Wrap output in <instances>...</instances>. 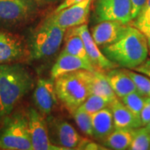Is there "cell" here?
Returning a JSON list of instances; mask_svg holds the SVG:
<instances>
[{
    "instance_id": "cell-1",
    "label": "cell",
    "mask_w": 150,
    "mask_h": 150,
    "mask_svg": "<svg viewBox=\"0 0 150 150\" xmlns=\"http://www.w3.org/2000/svg\"><path fill=\"white\" fill-rule=\"evenodd\" d=\"M33 86V77L24 65L0 64V116L9 115Z\"/></svg>"
},
{
    "instance_id": "cell-2",
    "label": "cell",
    "mask_w": 150,
    "mask_h": 150,
    "mask_svg": "<svg viewBox=\"0 0 150 150\" xmlns=\"http://www.w3.org/2000/svg\"><path fill=\"white\" fill-rule=\"evenodd\" d=\"M102 52L117 66L133 70L147 59L149 49L144 34L134 25H128L117 41L102 47Z\"/></svg>"
},
{
    "instance_id": "cell-3",
    "label": "cell",
    "mask_w": 150,
    "mask_h": 150,
    "mask_svg": "<svg viewBox=\"0 0 150 150\" xmlns=\"http://www.w3.org/2000/svg\"><path fill=\"white\" fill-rule=\"evenodd\" d=\"M65 33V28L48 16L33 33L28 47L29 59L38 60L54 55L63 43Z\"/></svg>"
},
{
    "instance_id": "cell-4",
    "label": "cell",
    "mask_w": 150,
    "mask_h": 150,
    "mask_svg": "<svg viewBox=\"0 0 150 150\" xmlns=\"http://www.w3.org/2000/svg\"><path fill=\"white\" fill-rule=\"evenodd\" d=\"M54 86L58 98L72 113L89 95L88 86L77 71L56 78Z\"/></svg>"
},
{
    "instance_id": "cell-5",
    "label": "cell",
    "mask_w": 150,
    "mask_h": 150,
    "mask_svg": "<svg viewBox=\"0 0 150 150\" xmlns=\"http://www.w3.org/2000/svg\"><path fill=\"white\" fill-rule=\"evenodd\" d=\"M0 149L33 150L27 116L16 113L6 119L0 131Z\"/></svg>"
},
{
    "instance_id": "cell-6",
    "label": "cell",
    "mask_w": 150,
    "mask_h": 150,
    "mask_svg": "<svg viewBox=\"0 0 150 150\" xmlns=\"http://www.w3.org/2000/svg\"><path fill=\"white\" fill-rule=\"evenodd\" d=\"M38 7L36 0H0V25L27 23L36 16Z\"/></svg>"
},
{
    "instance_id": "cell-7",
    "label": "cell",
    "mask_w": 150,
    "mask_h": 150,
    "mask_svg": "<svg viewBox=\"0 0 150 150\" xmlns=\"http://www.w3.org/2000/svg\"><path fill=\"white\" fill-rule=\"evenodd\" d=\"M94 13L98 22L110 20L129 24L133 20L132 0H97Z\"/></svg>"
},
{
    "instance_id": "cell-8",
    "label": "cell",
    "mask_w": 150,
    "mask_h": 150,
    "mask_svg": "<svg viewBox=\"0 0 150 150\" xmlns=\"http://www.w3.org/2000/svg\"><path fill=\"white\" fill-rule=\"evenodd\" d=\"M33 150H62L64 148L51 142L46 120L42 112L30 108L27 114Z\"/></svg>"
},
{
    "instance_id": "cell-9",
    "label": "cell",
    "mask_w": 150,
    "mask_h": 150,
    "mask_svg": "<svg viewBox=\"0 0 150 150\" xmlns=\"http://www.w3.org/2000/svg\"><path fill=\"white\" fill-rule=\"evenodd\" d=\"M93 0H83L78 4L57 11L49 15L53 21L65 29L86 23L91 9Z\"/></svg>"
},
{
    "instance_id": "cell-10",
    "label": "cell",
    "mask_w": 150,
    "mask_h": 150,
    "mask_svg": "<svg viewBox=\"0 0 150 150\" xmlns=\"http://www.w3.org/2000/svg\"><path fill=\"white\" fill-rule=\"evenodd\" d=\"M29 57V49L20 36L0 30V64L18 63Z\"/></svg>"
},
{
    "instance_id": "cell-11",
    "label": "cell",
    "mask_w": 150,
    "mask_h": 150,
    "mask_svg": "<svg viewBox=\"0 0 150 150\" xmlns=\"http://www.w3.org/2000/svg\"><path fill=\"white\" fill-rule=\"evenodd\" d=\"M49 123L53 130L52 136L54 144L64 149H79L82 144L86 140L67 121L51 119Z\"/></svg>"
},
{
    "instance_id": "cell-12",
    "label": "cell",
    "mask_w": 150,
    "mask_h": 150,
    "mask_svg": "<svg viewBox=\"0 0 150 150\" xmlns=\"http://www.w3.org/2000/svg\"><path fill=\"white\" fill-rule=\"evenodd\" d=\"M57 99L54 79H39L33 91V101L38 110L44 116L49 115L57 103Z\"/></svg>"
},
{
    "instance_id": "cell-13",
    "label": "cell",
    "mask_w": 150,
    "mask_h": 150,
    "mask_svg": "<svg viewBox=\"0 0 150 150\" xmlns=\"http://www.w3.org/2000/svg\"><path fill=\"white\" fill-rule=\"evenodd\" d=\"M76 30L79 33L83 41L89 61L95 68L98 67L102 70H109L115 69L117 67V65L110 59H108L104 54L99 49L98 45L92 37L91 33L86 23L82 24L80 26H77Z\"/></svg>"
},
{
    "instance_id": "cell-14",
    "label": "cell",
    "mask_w": 150,
    "mask_h": 150,
    "mask_svg": "<svg viewBox=\"0 0 150 150\" xmlns=\"http://www.w3.org/2000/svg\"><path fill=\"white\" fill-rule=\"evenodd\" d=\"M88 86L89 94H96L104 97L111 102L118 98L113 92L105 74L98 70H79L77 71Z\"/></svg>"
},
{
    "instance_id": "cell-15",
    "label": "cell",
    "mask_w": 150,
    "mask_h": 150,
    "mask_svg": "<svg viewBox=\"0 0 150 150\" xmlns=\"http://www.w3.org/2000/svg\"><path fill=\"white\" fill-rule=\"evenodd\" d=\"M128 25L110 20L98 22L92 29V37L98 46L103 47L117 41L125 32Z\"/></svg>"
},
{
    "instance_id": "cell-16",
    "label": "cell",
    "mask_w": 150,
    "mask_h": 150,
    "mask_svg": "<svg viewBox=\"0 0 150 150\" xmlns=\"http://www.w3.org/2000/svg\"><path fill=\"white\" fill-rule=\"evenodd\" d=\"M96 68L89 61H86L79 57L61 52L51 69L50 75L51 79L54 80L56 78L65 74L73 73L79 70L93 71Z\"/></svg>"
},
{
    "instance_id": "cell-17",
    "label": "cell",
    "mask_w": 150,
    "mask_h": 150,
    "mask_svg": "<svg viewBox=\"0 0 150 150\" xmlns=\"http://www.w3.org/2000/svg\"><path fill=\"white\" fill-rule=\"evenodd\" d=\"M109 107L112 111L115 129H135L143 127L139 116L129 110L118 98L112 100Z\"/></svg>"
},
{
    "instance_id": "cell-18",
    "label": "cell",
    "mask_w": 150,
    "mask_h": 150,
    "mask_svg": "<svg viewBox=\"0 0 150 150\" xmlns=\"http://www.w3.org/2000/svg\"><path fill=\"white\" fill-rule=\"evenodd\" d=\"M113 92L118 98L128 95L130 93L138 91L134 82L128 74L127 69H109L105 74Z\"/></svg>"
},
{
    "instance_id": "cell-19",
    "label": "cell",
    "mask_w": 150,
    "mask_h": 150,
    "mask_svg": "<svg viewBox=\"0 0 150 150\" xmlns=\"http://www.w3.org/2000/svg\"><path fill=\"white\" fill-rule=\"evenodd\" d=\"M93 138L98 140H104L114 130V123L112 111L108 108L91 114Z\"/></svg>"
},
{
    "instance_id": "cell-20",
    "label": "cell",
    "mask_w": 150,
    "mask_h": 150,
    "mask_svg": "<svg viewBox=\"0 0 150 150\" xmlns=\"http://www.w3.org/2000/svg\"><path fill=\"white\" fill-rule=\"evenodd\" d=\"M62 52L81 58L86 61H89L83 41L79 33L77 32L76 27L70 28L69 31L66 34L64 48Z\"/></svg>"
},
{
    "instance_id": "cell-21",
    "label": "cell",
    "mask_w": 150,
    "mask_h": 150,
    "mask_svg": "<svg viewBox=\"0 0 150 150\" xmlns=\"http://www.w3.org/2000/svg\"><path fill=\"white\" fill-rule=\"evenodd\" d=\"M134 129H114L104 139L105 146L110 149H129L134 137Z\"/></svg>"
},
{
    "instance_id": "cell-22",
    "label": "cell",
    "mask_w": 150,
    "mask_h": 150,
    "mask_svg": "<svg viewBox=\"0 0 150 150\" xmlns=\"http://www.w3.org/2000/svg\"><path fill=\"white\" fill-rule=\"evenodd\" d=\"M130 150L150 149V132L147 128L140 127L134 130V137L129 146Z\"/></svg>"
},
{
    "instance_id": "cell-23",
    "label": "cell",
    "mask_w": 150,
    "mask_h": 150,
    "mask_svg": "<svg viewBox=\"0 0 150 150\" xmlns=\"http://www.w3.org/2000/svg\"><path fill=\"white\" fill-rule=\"evenodd\" d=\"M146 98L147 97L140 93L139 91H135L121 98V101L134 114L139 116L143 108L146 104Z\"/></svg>"
},
{
    "instance_id": "cell-24",
    "label": "cell",
    "mask_w": 150,
    "mask_h": 150,
    "mask_svg": "<svg viewBox=\"0 0 150 150\" xmlns=\"http://www.w3.org/2000/svg\"><path fill=\"white\" fill-rule=\"evenodd\" d=\"M75 123L78 125L82 133L86 134L87 136L93 137V126H92L91 114L86 112L79 106L74 112H73Z\"/></svg>"
},
{
    "instance_id": "cell-25",
    "label": "cell",
    "mask_w": 150,
    "mask_h": 150,
    "mask_svg": "<svg viewBox=\"0 0 150 150\" xmlns=\"http://www.w3.org/2000/svg\"><path fill=\"white\" fill-rule=\"evenodd\" d=\"M110 103L111 101L104 97L96 94H89L80 107L89 114H93L104 108H107Z\"/></svg>"
},
{
    "instance_id": "cell-26",
    "label": "cell",
    "mask_w": 150,
    "mask_h": 150,
    "mask_svg": "<svg viewBox=\"0 0 150 150\" xmlns=\"http://www.w3.org/2000/svg\"><path fill=\"white\" fill-rule=\"evenodd\" d=\"M128 74L134 82L137 90L146 97H150V78L146 75L138 73L134 70H129Z\"/></svg>"
},
{
    "instance_id": "cell-27",
    "label": "cell",
    "mask_w": 150,
    "mask_h": 150,
    "mask_svg": "<svg viewBox=\"0 0 150 150\" xmlns=\"http://www.w3.org/2000/svg\"><path fill=\"white\" fill-rule=\"evenodd\" d=\"M133 25L141 32L150 28V0H147L138 16L134 19Z\"/></svg>"
},
{
    "instance_id": "cell-28",
    "label": "cell",
    "mask_w": 150,
    "mask_h": 150,
    "mask_svg": "<svg viewBox=\"0 0 150 150\" xmlns=\"http://www.w3.org/2000/svg\"><path fill=\"white\" fill-rule=\"evenodd\" d=\"M140 120L143 127L147 125L150 122V104L147 103L144 105V107L143 108L142 111L139 114Z\"/></svg>"
},
{
    "instance_id": "cell-29",
    "label": "cell",
    "mask_w": 150,
    "mask_h": 150,
    "mask_svg": "<svg viewBox=\"0 0 150 150\" xmlns=\"http://www.w3.org/2000/svg\"><path fill=\"white\" fill-rule=\"evenodd\" d=\"M133 70L138 72V73H140V74H143L150 78V59H147L142 64L136 67Z\"/></svg>"
},
{
    "instance_id": "cell-30",
    "label": "cell",
    "mask_w": 150,
    "mask_h": 150,
    "mask_svg": "<svg viewBox=\"0 0 150 150\" xmlns=\"http://www.w3.org/2000/svg\"><path fill=\"white\" fill-rule=\"evenodd\" d=\"M146 1L147 0H132V4H133V20L138 16V14L139 13L140 10L144 7Z\"/></svg>"
},
{
    "instance_id": "cell-31",
    "label": "cell",
    "mask_w": 150,
    "mask_h": 150,
    "mask_svg": "<svg viewBox=\"0 0 150 150\" xmlns=\"http://www.w3.org/2000/svg\"><path fill=\"white\" fill-rule=\"evenodd\" d=\"M81 1H83V0H64L62 4H59V7L54 11L57 12V11L62 10V9H64L65 8H67V7H69V6L75 4H78V3H79Z\"/></svg>"
},
{
    "instance_id": "cell-32",
    "label": "cell",
    "mask_w": 150,
    "mask_h": 150,
    "mask_svg": "<svg viewBox=\"0 0 150 150\" xmlns=\"http://www.w3.org/2000/svg\"><path fill=\"white\" fill-rule=\"evenodd\" d=\"M143 33L145 35V37L147 38V41H148V44H149V49L150 52V28H148L147 30H145L144 32H143Z\"/></svg>"
},
{
    "instance_id": "cell-33",
    "label": "cell",
    "mask_w": 150,
    "mask_h": 150,
    "mask_svg": "<svg viewBox=\"0 0 150 150\" xmlns=\"http://www.w3.org/2000/svg\"><path fill=\"white\" fill-rule=\"evenodd\" d=\"M145 127H146V128H147V129H148V130H149V131L150 132V122L148 123L147 125H145Z\"/></svg>"
},
{
    "instance_id": "cell-34",
    "label": "cell",
    "mask_w": 150,
    "mask_h": 150,
    "mask_svg": "<svg viewBox=\"0 0 150 150\" xmlns=\"http://www.w3.org/2000/svg\"><path fill=\"white\" fill-rule=\"evenodd\" d=\"M146 103L150 104V97H147V98H146Z\"/></svg>"
},
{
    "instance_id": "cell-35",
    "label": "cell",
    "mask_w": 150,
    "mask_h": 150,
    "mask_svg": "<svg viewBox=\"0 0 150 150\" xmlns=\"http://www.w3.org/2000/svg\"><path fill=\"white\" fill-rule=\"evenodd\" d=\"M40 1H44V2H54V1H58V0H40Z\"/></svg>"
}]
</instances>
